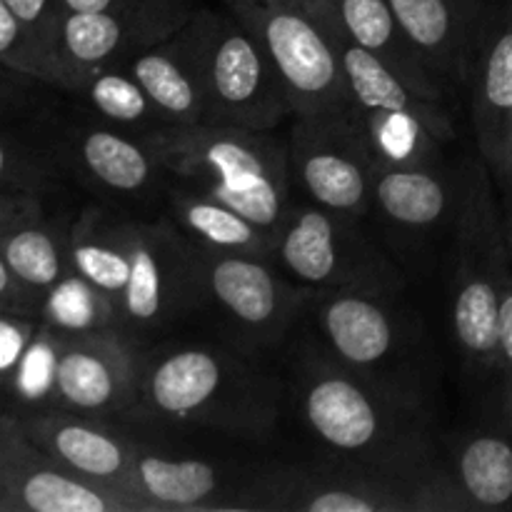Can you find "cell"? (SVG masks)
I'll use <instances>...</instances> for the list:
<instances>
[{
	"instance_id": "obj_1",
	"label": "cell",
	"mask_w": 512,
	"mask_h": 512,
	"mask_svg": "<svg viewBox=\"0 0 512 512\" xmlns=\"http://www.w3.org/2000/svg\"><path fill=\"white\" fill-rule=\"evenodd\" d=\"M228 5L268 55L295 110L325 118L350 103L338 50L318 15L293 0H228Z\"/></svg>"
},
{
	"instance_id": "obj_2",
	"label": "cell",
	"mask_w": 512,
	"mask_h": 512,
	"mask_svg": "<svg viewBox=\"0 0 512 512\" xmlns=\"http://www.w3.org/2000/svg\"><path fill=\"white\" fill-rule=\"evenodd\" d=\"M170 168L198 180V193L270 233L283 220L285 175L268 143L245 130H193L163 143Z\"/></svg>"
},
{
	"instance_id": "obj_3",
	"label": "cell",
	"mask_w": 512,
	"mask_h": 512,
	"mask_svg": "<svg viewBox=\"0 0 512 512\" xmlns=\"http://www.w3.org/2000/svg\"><path fill=\"white\" fill-rule=\"evenodd\" d=\"M310 13L318 15L338 50L350 103L363 113L378 153L393 163H408L418 153L420 135H443V118L420 98L378 55L360 48L335 20L333 0H318Z\"/></svg>"
},
{
	"instance_id": "obj_4",
	"label": "cell",
	"mask_w": 512,
	"mask_h": 512,
	"mask_svg": "<svg viewBox=\"0 0 512 512\" xmlns=\"http://www.w3.org/2000/svg\"><path fill=\"white\" fill-rule=\"evenodd\" d=\"M198 65L205 110L225 123L268 128L280 115V103H288L268 55L243 23L210 25Z\"/></svg>"
},
{
	"instance_id": "obj_5",
	"label": "cell",
	"mask_w": 512,
	"mask_h": 512,
	"mask_svg": "<svg viewBox=\"0 0 512 512\" xmlns=\"http://www.w3.org/2000/svg\"><path fill=\"white\" fill-rule=\"evenodd\" d=\"M475 128L483 155L505 178L512 155V0L485 40L475 85Z\"/></svg>"
},
{
	"instance_id": "obj_6",
	"label": "cell",
	"mask_w": 512,
	"mask_h": 512,
	"mask_svg": "<svg viewBox=\"0 0 512 512\" xmlns=\"http://www.w3.org/2000/svg\"><path fill=\"white\" fill-rule=\"evenodd\" d=\"M335 20L353 43L378 55L420 98H435L433 75L395 18L388 0H333Z\"/></svg>"
},
{
	"instance_id": "obj_7",
	"label": "cell",
	"mask_w": 512,
	"mask_h": 512,
	"mask_svg": "<svg viewBox=\"0 0 512 512\" xmlns=\"http://www.w3.org/2000/svg\"><path fill=\"white\" fill-rule=\"evenodd\" d=\"M123 350L110 340L80 338L65 345L53 363V388L75 410H105L118 403L128 385Z\"/></svg>"
},
{
	"instance_id": "obj_8",
	"label": "cell",
	"mask_w": 512,
	"mask_h": 512,
	"mask_svg": "<svg viewBox=\"0 0 512 512\" xmlns=\"http://www.w3.org/2000/svg\"><path fill=\"white\" fill-rule=\"evenodd\" d=\"M315 433L338 450H363L380 430L378 410L360 385L348 378H320L305 398Z\"/></svg>"
},
{
	"instance_id": "obj_9",
	"label": "cell",
	"mask_w": 512,
	"mask_h": 512,
	"mask_svg": "<svg viewBox=\"0 0 512 512\" xmlns=\"http://www.w3.org/2000/svg\"><path fill=\"white\" fill-rule=\"evenodd\" d=\"M223 363L208 350H180L153 368L148 378L150 403L165 415L185 418L198 413L223 385Z\"/></svg>"
},
{
	"instance_id": "obj_10",
	"label": "cell",
	"mask_w": 512,
	"mask_h": 512,
	"mask_svg": "<svg viewBox=\"0 0 512 512\" xmlns=\"http://www.w3.org/2000/svg\"><path fill=\"white\" fill-rule=\"evenodd\" d=\"M298 175L310 198L335 213H360L368 203V170L343 148L325 143L303 145Z\"/></svg>"
},
{
	"instance_id": "obj_11",
	"label": "cell",
	"mask_w": 512,
	"mask_h": 512,
	"mask_svg": "<svg viewBox=\"0 0 512 512\" xmlns=\"http://www.w3.org/2000/svg\"><path fill=\"white\" fill-rule=\"evenodd\" d=\"M285 268L305 283H330L343 275L338 225L323 210L305 208L288 220L278 245Z\"/></svg>"
},
{
	"instance_id": "obj_12",
	"label": "cell",
	"mask_w": 512,
	"mask_h": 512,
	"mask_svg": "<svg viewBox=\"0 0 512 512\" xmlns=\"http://www.w3.org/2000/svg\"><path fill=\"white\" fill-rule=\"evenodd\" d=\"M325 335L340 358L373 365L390 353L393 325L378 303L360 295H340L323 313Z\"/></svg>"
},
{
	"instance_id": "obj_13",
	"label": "cell",
	"mask_w": 512,
	"mask_h": 512,
	"mask_svg": "<svg viewBox=\"0 0 512 512\" xmlns=\"http://www.w3.org/2000/svg\"><path fill=\"white\" fill-rule=\"evenodd\" d=\"M213 295L245 325L270 323L278 315V283L273 273L248 255H223L208 270Z\"/></svg>"
},
{
	"instance_id": "obj_14",
	"label": "cell",
	"mask_w": 512,
	"mask_h": 512,
	"mask_svg": "<svg viewBox=\"0 0 512 512\" xmlns=\"http://www.w3.org/2000/svg\"><path fill=\"white\" fill-rule=\"evenodd\" d=\"M33 435L50 450L53 458L85 478L113 480L128 468V453L123 445L90 425L48 420L40 423Z\"/></svg>"
},
{
	"instance_id": "obj_15",
	"label": "cell",
	"mask_w": 512,
	"mask_h": 512,
	"mask_svg": "<svg viewBox=\"0 0 512 512\" xmlns=\"http://www.w3.org/2000/svg\"><path fill=\"white\" fill-rule=\"evenodd\" d=\"M403 28L425 63H448L458 58V45L465 40V13L460 0H388Z\"/></svg>"
},
{
	"instance_id": "obj_16",
	"label": "cell",
	"mask_w": 512,
	"mask_h": 512,
	"mask_svg": "<svg viewBox=\"0 0 512 512\" xmlns=\"http://www.w3.org/2000/svg\"><path fill=\"white\" fill-rule=\"evenodd\" d=\"M133 78L148 95L150 105L180 123H198L205 113L200 73H190L183 58L165 50H148L133 60Z\"/></svg>"
},
{
	"instance_id": "obj_17",
	"label": "cell",
	"mask_w": 512,
	"mask_h": 512,
	"mask_svg": "<svg viewBox=\"0 0 512 512\" xmlns=\"http://www.w3.org/2000/svg\"><path fill=\"white\" fill-rule=\"evenodd\" d=\"M135 488L150 503L163 508H193L218 488V475L200 460H165L143 455L133 463Z\"/></svg>"
},
{
	"instance_id": "obj_18",
	"label": "cell",
	"mask_w": 512,
	"mask_h": 512,
	"mask_svg": "<svg viewBox=\"0 0 512 512\" xmlns=\"http://www.w3.org/2000/svg\"><path fill=\"white\" fill-rule=\"evenodd\" d=\"M8 495H13L15 505L33 512H108L123 508L83 480L43 465L20 470V475L8 478Z\"/></svg>"
},
{
	"instance_id": "obj_19",
	"label": "cell",
	"mask_w": 512,
	"mask_h": 512,
	"mask_svg": "<svg viewBox=\"0 0 512 512\" xmlns=\"http://www.w3.org/2000/svg\"><path fill=\"white\" fill-rule=\"evenodd\" d=\"M375 198L390 220L410 228L443 218L448 193L443 183L418 168H388L375 180Z\"/></svg>"
},
{
	"instance_id": "obj_20",
	"label": "cell",
	"mask_w": 512,
	"mask_h": 512,
	"mask_svg": "<svg viewBox=\"0 0 512 512\" xmlns=\"http://www.w3.org/2000/svg\"><path fill=\"white\" fill-rule=\"evenodd\" d=\"M460 480L480 508L512 503V445L498 435H480L460 453Z\"/></svg>"
},
{
	"instance_id": "obj_21",
	"label": "cell",
	"mask_w": 512,
	"mask_h": 512,
	"mask_svg": "<svg viewBox=\"0 0 512 512\" xmlns=\"http://www.w3.org/2000/svg\"><path fill=\"white\" fill-rule=\"evenodd\" d=\"M80 158L95 180L118 193H135L150 178L148 153L110 130H90L80 143Z\"/></svg>"
},
{
	"instance_id": "obj_22",
	"label": "cell",
	"mask_w": 512,
	"mask_h": 512,
	"mask_svg": "<svg viewBox=\"0 0 512 512\" xmlns=\"http://www.w3.org/2000/svg\"><path fill=\"white\" fill-rule=\"evenodd\" d=\"M498 308L500 285L488 275L468 278L455 295V335L475 358H498Z\"/></svg>"
},
{
	"instance_id": "obj_23",
	"label": "cell",
	"mask_w": 512,
	"mask_h": 512,
	"mask_svg": "<svg viewBox=\"0 0 512 512\" xmlns=\"http://www.w3.org/2000/svg\"><path fill=\"white\" fill-rule=\"evenodd\" d=\"M125 15L120 13H68L63 10L58 43L65 60L90 70L115 55L125 40Z\"/></svg>"
},
{
	"instance_id": "obj_24",
	"label": "cell",
	"mask_w": 512,
	"mask_h": 512,
	"mask_svg": "<svg viewBox=\"0 0 512 512\" xmlns=\"http://www.w3.org/2000/svg\"><path fill=\"white\" fill-rule=\"evenodd\" d=\"M183 223L205 240L208 245L218 250H245L253 253L263 245V233L258 225L245 220L228 205L218 203V200L208 198V195H190V198H180L175 203Z\"/></svg>"
},
{
	"instance_id": "obj_25",
	"label": "cell",
	"mask_w": 512,
	"mask_h": 512,
	"mask_svg": "<svg viewBox=\"0 0 512 512\" xmlns=\"http://www.w3.org/2000/svg\"><path fill=\"white\" fill-rule=\"evenodd\" d=\"M0 255L15 278L28 288H53L63 280V260L53 235L38 225H23L0 238Z\"/></svg>"
},
{
	"instance_id": "obj_26",
	"label": "cell",
	"mask_w": 512,
	"mask_h": 512,
	"mask_svg": "<svg viewBox=\"0 0 512 512\" xmlns=\"http://www.w3.org/2000/svg\"><path fill=\"white\" fill-rule=\"evenodd\" d=\"M125 248H128L130 258L128 285L123 290L125 313L133 320H138V323H148V320H155L163 313V265H160L155 248L143 235H130Z\"/></svg>"
},
{
	"instance_id": "obj_27",
	"label": "cell",
	"mask_w": 512,
	"mask_h": 512,
	"mask_svg": "<svg viewBox=\"0 0 512 512\" xmlns=\"http://www.w3.org/2000/svg\"><path fill=\"white\" fill-rule=\"evenodd\" d=\"M73 265L85 283L108 295H123L130 275L128 248L93 238H75Z\"/></svg>"
},
{
	"instance_id": "obj_28",
	"label": "cell",
	"mask_w": 512,
	"mask_h": 512,
	"mask_svg": "<svg viewBox=\"0 0 512 512\" xmlns=\"http://www.w3.org/2000/svg\"><path fill=\"white\" fill-rule=\"evenodd\" d=\"M88 98L95 108L120 123H135L148 115V95L135 78L118 73L95 75L88 85Z\"/></svg>"
},
{
	"instance_id": "obj_29",
	"label": "cell",
	"mask_w": 512,
	"mask_h": 512,
	"mask_svg": "<svg viewBox=\"0 0 512 512\" xmlns=\"http://www.w3.org/2000/svg\"><path fill=\"white\" fill-rule=\"evenodd\" d=\"M0 60L30 75H45V65L50 60L5 0H0Z\"/></svg>"
},
{
	"instance_id": "obj_30",
	"label": "cell",
	"mask_w": 512,
	"mask_h": 512,
	"mask_svg": "<svg viewBox=\"0 0 512 512\" xmlns=\"http://www.w3.org/2000/svg\"><path fill=\"white\" fill-rule=\"evenodd\" d=\"M5 3L13 10L15 18L25 25L30 38L50 58V45L58 43V28L60 18H63L60 0H5Z\"/></svg>"
},
{
	"instance_id": "obj_31",
	"label": "cell",
	"mask_w": 512,
	"mask_h": 512,
	"mask_svg": "<svg viewBox=\"0 0 512 512\" xmlns=\"http://www.w3.org/2000/svg\"><path fill=\"white\" fill-rule=\"evenodd\" d=\"M93 285L90 283H65L50 298V310L55 320L68 328H83L90 323V305H93Z\"/></svg>"
},
{
	"instance_id": "obj_32",
	"label": "cell",
	"mask_w": 512,
	"mask_h": 512,
	"mask_svg": "<svg viewBox=\"0 0 512 512\" xmlns=\"http://www.w3.org/2000/svg\"><path fill=\"white\" fill-rule=\"evenodd\" d=\"M33 343V328L18 318L0 315V383L10 378L28 355Z\"/></svg>"
},
{
	"instance_id": "obj_33",
	"label": "cell",
	"mask_w": 512,
	"mask_h": 512,
	"mask_svg": "<svg viewBox=\"0 0 512 512\" xmlns=\"http://www.w3.org/2000/svg\"><path fill=\"white\" fill-rule=\"evenodd\" d=\"M300 508L308 512H375L385 505L368 498L365 493H358V490L325 488L310 495Z\"/></svg>"
},
{
	"instance_id": "obj_34",
	"label": "cell",
	"mask_w": 512,
	"mask_h": 512,
	"mask_svg": "<svg viewBox=\"0 0 512 512\" xmlns=\"http://www.w3.org/2000/svg\"><path fill=\"white\" fill-rule=\"evenodd\" d=\"M498 358L512 370V280L500 283Z\"/></svg>"
},
{
	"instance_id": "obj_35",
	"label": "cell",
	"mask_w": 512,
	"mask_h": 512,
	"mask_svg": "<svg viewBox=\"0 0 512 512\" xmlns=\"http://www.w3.org/2000/svg\"><path fill=\"white\" fill-rule=\"evenodd\" d=\"M68 13H120L125 15L133 0H60Z\"/></svg>"
},
{
	"instance_id": "obj_36",
	"label": "cell",
	"mask_w": 512,
	"mask_h": 512,
	"mask_svg": "<svg viewBox=\"0 0 512 512\" xmlns=\"http://www.w3.org/2000/svg\"><path fill=\"white\" fill-rule=\"evenodd\" d=\"M18 283L20 280L15 278L13 270L8 268L5 258L0 255V305H8L18 300Z\"/></svg>"
},
{
	"instance_id": "obj_37",
	"label": "cell",
	"mask_w": 512,
	"mask_h": 512,
	"mask_svg": "<svg viewBox=\"0 0 512 512\" xmlns=\"http://www.w3.org/2000/svg\"><path fill=\"white\" fill-rule=\"evenodd\" d=\"M15 218H18V205H15V200L0 195V228L8 223H13Z\"/></svg>"
},
{
	"instance_id": "obj_38",
	"label": "cell",
	"mask_w": 512,
	"mask_h": 512,
	"mask_svg": "<svg viewBox=\"0 0 512 512\" xmlns=\"http://www.w3.org/2000/svg\"><path fill=\"white\" fill-rule=\"evenodd\" d=\"M8 168H10L8 150H5L3 145H0V178H3V175H8Z\"/></svg>"
},
{
	"instance_id": "obj_39",
	"label": "cell",
	"mask_w": 512,
	"mask_h": 512,
	"mask_svg": "<svg viewBox=\"0 0 512 512\" xmlns=\"http://www.w3.org/2000/svg\"><path fill=\"white\" fill-rule=\"evenodd\" d=\"M3 495H8V475L0 468V498H3Z\"/></svg>"
},
{
	"instance_id": "obj_40",
	"label": "cell",
	"mask_w": 512,
	"mask_h": 512,
	"mask_svg": "<svg viewBox=\"0 0 512 512\" xmlns=\"http://www.w3.org/2000/svg\"><path fill=\"white\" fill-rule=\"evenodd\" d=\"M293 3H300V5H303V8H313V5L318 3V0H293Z\"/></svg>"
},
{
	"instance_id": "obj_41",
	"label": "cell",
	"mask_w": 512,
	"mask_h": 512,
	"mask_svg": "<svg viewBox=\"0 0 512 512\" xmlns=\"http://www.w3.org/2000/svg\"><path fill=\"white\" fill-rule=\"evenodd\" d=\"M503 180H508V183H510V188H512V155H510V168H508V175H505Z\"/></svg>"
}]
</instances>
